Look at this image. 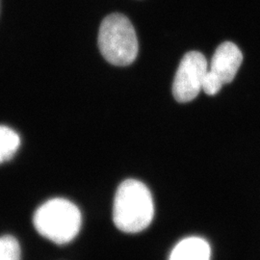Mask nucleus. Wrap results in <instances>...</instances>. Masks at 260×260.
Wrapping results in <instances>:
<instances>
[{"label":"nucleus","mask_w":260,"mask_h":260,"mask_svg":"<svg viewBox=\"0 0 260 260\" xmlns=\"http://www.w3.org/2000/svg\"><path fill=\"white\" fill-rule=\"evenodd\" d=\"M153 216V199L147 185L133 178L121 182L113 205L116 226L125 233H141L151 223Z\"/></svg>","instance_id":"1"},{"label":"nucleus","mask_w":260,"mask_h":260,"mask_svg":"<svg viewBox=\"0 0 260 260\" xmlns=\"http://www.w3.org/2000/svg\"><path fill=\"white\" fill-rule=\"evenodd\" d=\"M33 223L42 236L58 245L74 240L81 229L82 216L72 202L56 198L41 205L33 216Z\"/></svg>","instance_id":"2"},{"label":"nucleus","mask_w":260,"mask_h":260,"mask_svg":"<svg viewBox=\"0 0 260 260\" xmlns=\"http://www.w3.org/2000/svg\"><path fill=\"white\" fill-rule=\"evenodd\" d=\"M98 44L103 58L118 67L132 64L139 51L135 29L128 18L119 13L104 18L99 31Z\"/></svg>","instance_id":"3"},{"label":"nucleus","mask_w":260,"mask_h":260,"mask_svg":"<svg viewBox=\"0 0 260 260\" xmlns=\"http://www.w3.org/2000/svg\"><path fill=\"white\" fill-rule=\"evenodd\" d=\"M208 72V63L204 54L190 51L182 57L173 83V94L178 103L195 100L203 90V82Z\"/></svg>","instance_id":"4"},{"label":"nucleus","mask_w":260,"mask_h":260,"mask_svg":"<svg viewBox=\"0 0 260 260\" xmlns=\"http://www.w3.org/2000/svg\"><path fill=\"white\" fill-rule=\"evenodd\" d=\"M243 61L239 47L232 42H224L215 50L208 71L216 75L224 84L234 79Z\"/></svg>","instance_id":"5"},{"label":"nucleus","mask_w":260,"mask_h":260,"mask_svg":"<svg viewBox=\"0 0 260 260\" xmlns=\"http://www.w3.org/2000/svg\"><path fill=\"white\" fill-rule=\"evenodd\" d=\"M211 249L208 242L192 236L178 242L170 254L169 260H210Z\"/></svg>","instance_id":"6"},{"label":"nucleus","mask_w":260,"mask_h":260,"mask_svg":"<svg viewBox=\"0 0 260 260\" xmlns=\"http://www.w3.org/2000/svg\"><path fill=\"white\" fill-rule=\"evenodd\" d=\"M19 146V134L6 125H0V164L14 157Z\"/></svg>","instance_id":"7"},{"label":"nucleus","mask_w":260,"mask_h":260,"mask_svg":"<svg viewBox=\"0 0 260 260\" xmlns=\"http://www.w3.org/2000/svg\"><path fill=\"white\" fill-rule=\"evenodd\" d=\"M19 242L11 235L0 237V260H20Z\"/></svg>","instance_id":"8"},{"label":"nucleus","mask_w":260,"mask_h":260,"mask_svg":"<svg viewBox=\"0 0 260 260\" xmlns=\"http://www.w3.org/2000/svg\"><path fill=\"white\" fill-rule=\"evenodd\" d=\"M223 84L220 81V79L214 75L209 71L205 75L204 82H203V90L208 95H214L222 89Z\"/></svg>","instance_id":"9"}]
</instances>
